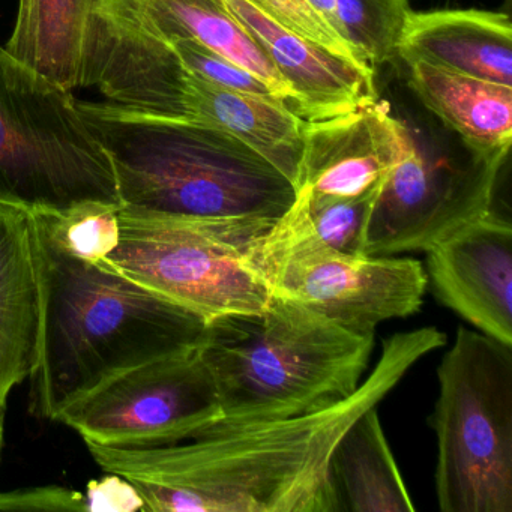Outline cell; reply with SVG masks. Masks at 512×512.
Returning a JSON list of instances; mask_svg holds the SVG:
<instances>
[{
  "instance_id": "1",
  "label": "cell",
  "mask_w": 512,
  "mask_h": 512,
  "mask_svg": "<svg viewBox=\"0 0 512 512\" xmlns=\"http://www.w3.org/2000/svg\"><path fill=\"white\" fill-rule=\"evenodd\" d=\"M443 344L446 335L434 326L391 335L376 367L349 397L302 415L152 448L85 443L104 472L136 488L143 511H343L331 473L338 440L419 359Z\"/></svg>"
},
{
  "instance_id": "2",
  "label": "cell",
  "mask_w": 512,
  "mask_h": 512,
  "mask_svg": "<svg viewBox=\"0 0 512 512\" xmlns=\"http://www.w3.org/2000/svg\"><path fill=\"white\" fill-rule=\"evenodd\" d=\"M37 217V215H35ZM43 328L32 415L49 421L107 380L205 343L202 317L62 247L37 217Z\"/></svg>"
},
{
  "instance_id": "3",
  "label": "cell",
  "mask_w": 512,
  "mask_h": 512,
  "mask_svg": "<svg viewBox=\"0 0 512 512\" xmlns=\"http://www.w3.org/2000/svg\"><path fill=\"white\" fill-rule=\"evenodd\" d=\"M77 109L112 161L122 215L275 221L295 200L280 170L211 125L113 103Z\"/></svg>"
},
{
  "instance_id": "4",
  "label": "cell",
  "mask_w": 512,
  "mask_h": 512,
  "mask_svg": "<svg viewBox=\"0 0 512 512\" xmlns=\"http://www.w3.org/2000/svg\"><path fill=\"white\" fill-rule=\"evenodd\" d=\"M373 349L374 334L350 331L278 295L256 316L214 323L202 353L217 385L221 419L200 434L343 400L362 382Z\"/></svg>"
},
{
  "instance_id": "5",
  "label": "cell",
  "mask_w": 512,
  "mask_h": 512,
  "mask_svg": "<svg viewBox=\"0 0 512 512\" xmlns=\"http://www.w3.org/2000/svg\"><path fill=\"white\" fill-rule=\"evenodd\" d=\"M0 203L37 215L121 209L112 161L68 89L0 46Z\"/></svg>"
},
{
  "instance_id": "6",
  "label": "cell",
  "mask_w": 512,
  "mask_h": 512,
  "mask_svg": "<svg viewBox=\"0 0 512 512\" xmlns=\"http://www.w3.org/2000/svg\"><path fill=\"white\" fill-rule=\"evenodd\" d=\"M430 416L442 512H512V346L460 328Z\"/></svg>"
},
{
  "instance_id": "7",
  "label": "cell",
  "mask_w": 512,
  "mask_h": 512,
  "mask_svg": "<svg viewBox=\"0 0 512 512\" xmlns=\"http://www.w3.org/2000/svg\"><path fill=\"white\" fill-rule=\"evenodd\" d=\"M274 221L128 217L101 260L209 325L256 316L272 299L250 260L251 245Z\"/></svg>"
},
{
  "instance_id": "8",
  "label": "cell",
  "mask_w": 512,
  "mask_h": 512,
  "mask_svg": "<svg viewBox=\"0 0 512 512\" xmlns=\"http://www.w3.org/2000/svg\"><path fill=\"white\" fill-rule=\"evenodd\" d=\"M202 346L152 359L104 382L68 406L58 422L85 442L152 448L193 439L221 419Z\"/></svg>"
},
{
  "instance_id": "9",
  "label": "cell",
  "mask_w": 512,
  "mask_h": 512,
  "mask_svg": "<svg viewBox=\"0 0 512 512\" xmlns=\"http://www.w3.org/2000/svg\"><path fill=\"white\" fill-rule=\"evenodd\" d=\"M502 166L476 157L463 142L451 149L419 140L409 125L406 151L383 182L368 217L364 254L427 251L487 214Z\"/></svg>"
},
{
  "instance_id": "10",
  "label": "cell",
  "mask_w": 512,
  "mask_h": 512,
  "mask_svg": "<svg viewBox=\"0 0 512 512\" xmlns=\"http://www.w3.org/2000/svg\"><path fill=\"white\" fill-rule=\"evenodd\" d=\"M272 295L284 296L358 334L419 311L428 280L413 259L298 248L259 268Z\"/></svg>"
},
{
  "instance_id": "11",
  "label": "cell",
  "mask_w": 512,
  "mask_h": 512,
  "mask_svg": "<svg viewBox=\"0 0 512 512\" xmlns=\"http://www.w3.org/2000/svg\"><path fill=\"white\" fill-rule=\"evenodd\" d=\"M428 284L449 310L512 346V226L490 209L427 251Z\"/></svg>"
},
{
  "instance_id": "12",
  "label": "cell",
  "mask_w": 512,
  "mask_h": 512,
  "mask_svg": "<svg viewBox=\"0 0 512 512\" xmlns=\"http://www.w3.org/2000/svg\"><path fill=\"white\" fill-rule=\"evenodd\" d=\"M409 125L386 101L305 124L296 193L314 199H355L382 187L403 157Z\"/></svg>"
},
{
  "instance_id": "13",
  "label": "cell",
  "mask_w": 512,
  "mask_h": 512,
  "mask_svg": "<svg viewBox=\"0 0 512 512\" xmlns=\"http://www.w3.org/2000/svg\"><path fill=\"white\" fill-rule=\"evenodd\" d=\"M236 19L262 44L293 95L304 121H323L379 100L374 71L349 61L272 22L250 0H224Z\"/></svg>"
},
{
  "instance_id": "14",
  "label": "cell",
  "mask_w": 512,
  "mask_h": 512,
  "mask_svg": "<svg viewBox=\"0 0 512 512\" xmlns=\"http://www.w3.org/2000/svg\"><path fill=\"white\" fill-rule=\"evenodd\" d=\"M41 328L37 217L0 203V419L11 391L37 367Z\"/></svg>"
},
{
  "instance_id": "15",
  "label": "cell",
  "mask_w": 512,
  "mask_h": 512,
  "mask_svg": "<svg viewBox=\"0 0 512 512\" xmlns=\"http://www.w3.org/2000/svg\"><path fill=\"white\" fill-rule=\"evenodd\" d=\"M100 10L164 41L190 38L262 80L292 109L286 80L224 0H103Z\"/></svg>"
},
{
  "instance_id": "16",
  "label": "cell",
  "mask_w": 512,
  "mask_h": 512,
  "mask_svg": "<svg viewBox=\"0 0 512 512\" xmlns=\"http://www.w3.org/2000/svg\"><path fill=\"white\" fill-rule=\"evenodd\" d=\"M398 59L424 61L464 76L512 86L509 16L484 10L410 13Z\"/></svg>"
},
{
  "instance_id": "17",
  "label": "cell",
  "mask_w": 512,
  "mask_h": 512,
  "mask_svg": "<svg viewBox=\"0 0 512 512\" xmlns=\"http://www.w3.org/2000/svg\"><path fill=\"white\" fill-rule=\"evenodd\" d=\"M407 65L410 91L476 157L505 163L512 142V86L424 61Z\"/></svg>"
},
{
  "instance_id": "18",
  "label": "cell",
  "mask_w": 512,
  "mask_h": 512,
  "mask_svg": "<svg viewBox=\"0 0 512 512\" xmlns=\"http://www.w3.org/2000/svg\"><path fill=\"white\" fill-rule=\"evenodd\" d=\"M191 119L218 128L298 182L307 121L272 95L244 94L188 77Z\"/></svg>"
},
{
  "instance_id": "19",
  "label": "cell",
  "mask_w": 512,
  "mask_h": 512,
  "mask_svg": "<svg viewBox=\"0 0 512 512\" xmlns=\"http://www.w3.org/2000/svg\"><path fill=\"white\" fill-rule=\"evenodd\" d=\"M103 0H19L8 53L73 92L82 88L92 23Z\"/></svg>"
},
{
  "instance_id": "20",
  "label": "cell",
  "mask_w": 512,
  "mask_h": 512,
  "mask_svg": "<svg viewBox=\"0 0 512 512\" xmlns=\"http://www.w3.org/2000/svg\"><path fill=\"white\" fill-rule=\"evenodd\" d=\"M331 473L346 511L415 512L377 406L362 413L338 440Z\"/></svg>"
},
{
  "instance_id": "21",
  "label": "cell",
  "mask_w": 512,
  "mask_h": 512,
  "mask_svg": "<svg viewBox=\"0 0 512 512\" xmlns=\"http://www.w3.org/2000/svg\"><path fill=\"white\" fill-rule=\"evenodd\" d=\"M382 188V187H380ZM380 188L355 199H314L296 193L290 208L254 241L250 260L260 266L298 248L364 254V233Z\"/></svg>"
},
{
  "instance_id": "22",
  "label": "cell",
  "mask_w": 512,
  "mask_h": 512,
  "mask_svg": "<svg viewBox=\"0 0 512 512\" xmlns=\"http://www.w3.org/2000/svg\"><path fill=\"white\" fill-rule=\"evenodd\" d=\"M337 13L344 37L368 67L397 61L409 0H337Z\"/></svg>"
},
{
  "instance_id": "23",
  "label": "cell",
  "mask_w": 512,
  "mask_h": 512,
  "mask_svg": "<svg viewBox=\"0 0 512 512\" xmlns=\"http://www.w3.org/2000/svg\"><path fill=\"white\" fill-rule=\"evenodd\" d=\"M37 217L62 247L91 262L106 259L119 241V208L115 206L86 205L65 215Z\"/></svg>"
},
{
  "instance_id": "24",
  "label": "cell",
  "mask_w": 512,
  "mask_h": 512,
  "mask_svg": "<svg viewBox=\"0 0 512 512\" xmlns=\"http://www.w3.org/2000/svg\"><path fill=\"white\" fill-rule=\"evenodd\" d=\"M250 2L281 28L329 50L338 58L349 61L356 67L374 71L347 41L335 35L328 25L311 10L307 0H250Z\"/></svg>"
},
{
  "instance_id": "25",
  "label": "cell",
  "mask_w": 512,
  "mask_h": 512,
  "mask_svg": "<svg viewBox=\"0 0 512 512\" xmlns=\"http://www.w3.org/2000/svg\"><path fill=\"white\" fill-rule=\"evenodd\" d=\"M170 44L175 49L179 61L191 76L211 83V85L230 89V91L275 97L274 92L262 80L257 79L244 68L221 58L212 50L206 49L197 41L190 40V38H179V40L170 41Z\"/></svg>"
},
{
  "instance_id": "26",
  "label": "cell",
  "mask_w": 512,
  "mask_h": 512,
  "mask_svg": "<svg viewBox=\"0 0 512 512\" xmlns=\"http://www.w3.org/2000/svg\"><path fill=\"white\" fill-rule=\"evenodd\" d=\"M0 511H86L85 494L70 488H23L0 491Z\"/></svg>"
},
{
  "instance_id": "27",
  "label": "cell",
  "mask_w": 512,
  "mask_h": 512,
  "mask_svg": "<svg viewBox=\"0 0 512 512\" xmlns=\"http://www.w3.org/2000/svg\"><path fill=\"white\" fill-rule=\"evenodd\" d=\"M85 500L89 512L143 511V500L136 488L113 473H107L100 481L89 482Z\"/></svg>"
},
{
  "instance_id": "28",
  "label": "cell",
  "mask_w": 512,
  "mask_h": 512,
  "mask_svg": "<svg viewBox=\"0 0 512 512\" xmlns=\"http://www.w3.org/2000/svg\"><path fill=\"white\" fill-rule=\"evenodd\" d=\"M311 10L328 25V28L334 32L341 40L347 41L344 37L343 28H341L340 20H338L337 0H307ZM349 43V41H347ZM350 44V43H349Z\"/></svg>"
},
{
  "instance_id": "29",
  "label": "cell",
  "mask_w": 512,
  "mask_h": 512,
  "mask_svg": "<svg viewBox=\"0 0 512 512\" xmlns=\"http://www.w3.org/2000/svg\"><path fill=\"white\" fill-rule=\"evenodd\" d=\"M2 446H4V419H0V454H2Z\"/></svg>"
}]
</instances>
